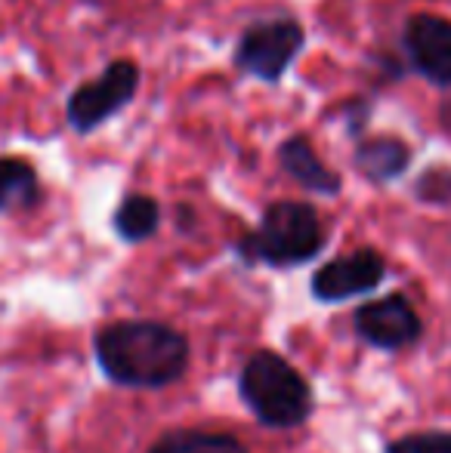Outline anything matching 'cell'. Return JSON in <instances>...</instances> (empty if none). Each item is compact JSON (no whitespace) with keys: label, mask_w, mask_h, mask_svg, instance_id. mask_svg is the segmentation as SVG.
<instances>
[{"label":"cell","mask_w":451,"mask_h":453,"mask_svg":"<svg viewBox=\"0 0 451 453\" xmlns=\"http://www.w3.org/2000/svg\"><path fill=\"white\" fill-rule=\"evenodd\" d=\"M84 4H99V0H84Z\"/></svg>","instance_id":"16"},{"label":"cell","mask_w":451,"mask_h":453,"mask_svg":"<svg viewBox=\"0 0 451 453\" xmlns=\"http://www.w3.org/2000/svg\"><path fill=\"white\" fill-rule=\"evenodd\" d=\"M411 164V149L399 136H374L355 145V167L371 182H390Z\"/></svg>","instance_id":"10"},{"label":"cell","mask_w":451,"mask_h":453,"mask_svg":"<svg viewBox=\"0 0 451 453\" xmlns=\"http://www.w3.org/2000/svg\"><path fill=\"white\" fill-rule=\"evenodd\" d=\"M161 222V207L155 197L149 195H130L121 201V207L114 210V232L127 244H143L158 232Z\"/></svg>","instance_id":"11"},{"label":"cell","mask_w":451,"mask_h":453,"mask_svg":"<svg viewBox=\"0 0 451 453\" xmlns=\"http://www.w3.org/2000/svg\"><path fill=\"white\" fill-rule=\"evenodd\" d=\"M386 453H451V432H415L390 441Z\"/></svg>","instance_id":"14"},{"label":"cell","mask_w":451,"mask_h":453,"mask_svg":"<svg viewBox=\"0 0 451 453\" xmlns=\"http://www.w3.org/2000/svg\"><path fill=\"white\" fill-rule=\"evenodd\" d=\"M355 334L368 346L399 352V349H408L421 340L424 324L417 318L415 305L402 293H393V296L374 299V303L355 309Z\"/></svg>","instance_id":"6"},{"label":"cell","mask_w":451,"mask_h":453,"mask_svg":"<svg viewBox=\"0 0 451 453\" xmlns=\"http://www.w3.org/2000/svg\"><path fill=\"white\" fill-rule=\"evenodd\" d=\"M145 453H247L245 444L223 432L174 429L161 435Z\"/></svg>","instance_id":"12"},{"label":"cell","mask_w":451,"mask_h":453,"mask_svg":"<svg viewBox=\"0 0 451 453\" xmlns=\"http://www.w3.org/2000/svg\"><path fill=\"white\" fill-rule=\"evenodd\" d=\"M402 43L417 74L436 87H451V19L417 12L405 22Z\"/></svg>","instance_id":"8"},{"label":"cell","mask_w":451,"mask_h":453,"mask_svg":"<svg viewBox=\"0 0 451 453\" xmlns=\"http://www.w3.org/2000/svg\"><path fill=\"white\" fill-rule=\"evenodd\" d=\"M238 392L247 411L269 429H297L313 413V388L307 376L276 352H257L245 361Z\"/></svg>","instance_id":"2"},{"label":"cell","mask_w":451,"mask_h":453,"mask_svg":"<svg viewBox=\"0 0 451 453\" xmlns=\"http://www.w3.org/2000/svg\"><path fill=\"white\" fill-rule=\"evenodd\" d=\"M386 278V259L371 247L338 257L313 274V296L319 303H343V299L365 296Z\"/></svg>","instance_id":"7"},{"label":"cell","mask_w":451,"mask_h":453,"mask_svg":"<svg viewBox=\"0 0 451 453\" xmlns=\"http://www.w3.org/2000/svg\"><path fill=\"white\" fill-rule=\"evenodd\" d=\"M278 164H282L284 173L294 182H300L303 188L315 191V195H328V197L340 195V185H343L340 176L315 155L309 136L284 139L282 149H278Z\"/></svg>","instance_id":"9"},{"label":"cell","mask_w":451,"mask_h":453,"mask_svg":"<svg viewBox=\"0 0 451 453\" xmlns=\"http://www.w3.org/2000/svg\"><path fill=\"white\" fill-rule=\"evenodd\" d=\"M303 25L294 19H263L241 31L235 43V65L251 78L276 84L303 50Z\"/></svg>","instance_id":"4"},{"label":"cell","mask_w":451,"mask_h":453,"mask_svg":"<svg viewBox=\"0 0 451 453\" xmlns=\"http://www.w3.org/2000/svg\"><path fill=\"white\" fill-rule=\"evenodd\" d=\"M37 197V173L22 157H0V213L28 207Z\"/></svg>","instance_id":"13"},{"label":"cell","mask_w":451,"mask_h":453,"mask_svg":"<svg viewBox=\"0 0 451 453\" xmlns=\"http://www.w3.org/2000/svg\"><path fill=\"white\" fill-rule=\"evenodd\" d=\"M136 90L139 65L133 59H114L99 78L74 87V93L68 96L66 105L68 124L78 133H93L105 120H112L124 105H130Z\"/></svg>","instance_id":"5"},{"label":"cell","mask_w":451,"mask_h":453,"mask_svg":"<svg viewBox=\"0 0 451 453\" xmlns=\"http://www.w3.org/2000/svg\"><path fill=\"white\" fill-rule=\"evenodd\" d=\"M417 197L430 203H448L451 201V170H430L427 176H421L417 182Z\"/></svg>","instance_id":"15"},{"label":"cell","mask_w":451,"mask_h":453,"mask_svg":"<svg viewBox=\"0 0 451 453\" xmlns=\"http://www.w3.org/2000/svg\"><path fill=\"white\" fill-rule=\"evenodd\" d=\"M322 247L325 228L315 207L303 201H276L266 207L260 226L235 244V253L251 265L263 263L288 269L315 259Z\"/></svg>","instance_id":"3"},{"label":"cell","mask_w":451,"mask_h":453,"mask_svg":"<svg viewBox=\"0 0 451 453\" xmlns=\"http://www.w3.org/2000/svg\"><path fill=\"white\" fill-rule=\"evenodd\" d=\"M97 361L112 382L161 388L189 367V342L161 321H114L97 334Z\"/></svg>","instance_id":"1"}]
</instances>
